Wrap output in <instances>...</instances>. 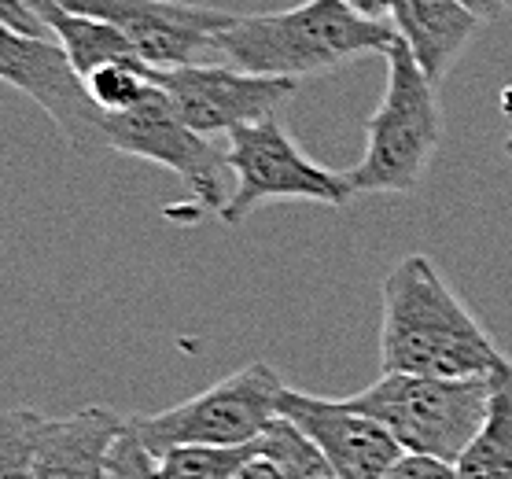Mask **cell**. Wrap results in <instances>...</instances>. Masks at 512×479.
Instances as JSON below:
<instances>
[{
  "label": "cell",
  "mask_w": 512,
  "mask_h": 479,
  "mask_svg": "<svg viewBox=\"0 0 512 479\" xmlns=\"http://www.w3.org/2000/svg\"><path fill=\"white\" fill-rule=\"evenodd\" d=\"M505 8H512V0H505Z\"/></svg>",
  "instance_id": "cell-28"
},
{
  "label": "cell",
  "mask_w": 512,
  "mask_h": 479,
  "mask_svg": "<svg viewBox=\"0 0 512 479\" xmlns=\"http://www.w3.org/2000/svg\"><path fill=\"white\" fill-rule=\"evenodd\" d=\"M501 152H505V155H509V159H512V133H509V137H505V144H501Z\"/></svg>",
  "instance_id": "cell-27"
},
{
  "label": "cell",
  "mask_w": 512,
  "mask_h": 479,
  "mask_svg": "<svg viewBox=\"0 0 512 479\" xmlns=\"http://www.w3.org/2000/svg\"><path fill=\"white\" fill-rule=\"evenodd\" d=\"M100 144L104 152L133 155L177 174L181 185L192 188V196L210 211H222L233 196V185H229L233 174L225 166V152H218L207 137H199L196 129H188L177 118L159 85L144 104L126 115L100 118Z\"/></svg>",
  "instance_id": "cell-7"
},
{
  "label": "cell",
  "mask_w": 512,
  "mask_h": 479,
  "mask_svg": "<svg viewBox=\"0 0 512 479\" xmlns=\"http://www.w3.org/2000/svg\"><path fill=\"white\" fill-rule=\"evenodd\" d=\"M258 454L266 457L284 479H339L336 468L328 465V457L280 413L258 439Z\"/></svg>",
  "instance_id": "cell-16"
},
{
  "label": "cell",
  "mask_w": 512,
  "mask_h": 479,
  "mask_svg": "<svg viewBox=\"0 0 512 479\" xmlns=\"http://www.w3.org/2000/svg\"><path fill=\"white\" fill-rule=\"evenodd\" d=\"M70 12L104 19L126 37L133 56L148 67H192L222 63L218 34L233 26L236 15L188 0H59Z\"/></svg>",
  "instance_id": "cell-8"
},
{
  "label": "cell",
  "mask_w": 512,
  "mask_h": 479,
  "mask_svg": "<svg viewBox=\"0 0 512 479\" xmlns=\"http://www.w3.org/2000/svg\"><path fill=\"white\" fill-rule=\"evenodd\" d=\"M104 479H159V457L140 443V435L133 432L129 421L115 439V446H111Z\"/></svg>",
  "instance_id": "cell-20"
},
{
  "label": "cell",
  "mask_w": 512,
  "mask_h": 479,
  "mask_svg": "<svg viewBox=\"0 0 512 479\" xmlns=\"http://www.w3.org/2000/svg\"><path fill=\"white\" fill-rule=\"evenodd\" d=\"M284 380L269 362H247L244 369L210 384L207 391L148 417H129L140 443L155 457L174 446H247L277 421Z\"/></svg>",
  "instance_id": "cell-5"
},
{
  "label": "cell",
  "mask_w": 512,
  "mask_h": 479,
  "mask_svg": "<svg viewBox=\"0 0 512 479\" xmlns=\"http://www.w3.org/2000/svg\"><path fill=\"white\" fill-rule=\"evenodd\" d=\"M126 428L107 406H85L70 417H48L34 457V479H104L111 446Z\"/></svg>",
  "instance_id": "cell-13"
},
{
  "label": "cell",
  "mask_w": 512,
  "mask_h": 479,
  "mask_svg": "<svg viewBox=\"0 0 512 479\" xmlns=\"http://www.w3.org/2000/svg\"><path fill=\"white\" fill-rule=\"evenodd\" d=\"M387 479H457V472H454V465L435 461V457L402 454L398 457V465L387 472Z\"/></svg>",
  "instance_id": "cell-21"
},
{
  "label": "cell",
  "mask_w": 512,
  "mask_h": 479,
  "mask_svg": "<svg viewBox=\"0 0 512 479\" xmlns=\"http://www.w3.org/2000/svg\"><path fill=\"white\" fill-rule=\"evenodd\" d=\"M395 37L391 23L365 19L343 0H306L284 12L236 15L218 34V56L240 71L303 82L339 71L350 59L387 56Z\"/></svg>",
  "instance_id": "cell-2"
},
{
  "label": "cell",
  "mask_w": 512,
  "mask_h": 479,
  "mask_svg": "<svg viewBox=\"0 0 512 479\" xmlns=\"http://www.w3.org/2000/svg\"><path fill=\"white\" fill-rule=\"evenodd\" d=\"M454 472L457 479H512V362L494 376L487 421L457 457Z\"/></svg>",
  "instance_id": "cell-14"
},
{
  "label": "cell",
  "mask_w": 512,
  "mask_h": 479,
  "mask_svg": "<svg viewBox=\"0 0 512 479\" xmlns=\"http://www.w3.org/2000/svg\"><path fill=\"white\" fill-rule=\"evenodd\" d=\"M82 82L100 115H126V111L144 104L155 89L152 74H148V63H140V59H115V63H104V67H96L93 74H85Z\"/></svg>",
  "instance_id": "cell-17"
},
{
  "label": "cell",
  "mask_w": 512,
  "mask_h": 479,
  "mask_svg": "<svg viewBox=\"0 0 512 479\" xmlns=\"http://www.w3.org/2000/svg\"><path fill=\"white\" fill-rule=\"evenodd\" d=\"M505 354L428 255L398 258L380 288V369L384 373L490 380Z\"/></svg>",
  "instance_id": "cell-1"
},
{
  "label": "cell",
  "mask_w": 512,
  "mask_h": 479,
  "mask_svg": "<svg viewBox=\"0 0 512 479\" xmlns=\"http://www.w3.org/2000/svg\"><path fill=\"white\" fill-rule=\"evenodd\" d=\"M236 479H284V476H280L277 468L269 465L266 457L258 454L255 461H247V465L240 468V476H236Z\"/></svg>",
  "instance_id": "cell-25"
},
{
  "label": "cell",
  "mask_w": 512,
  "mask_h": 479,
  "mask_svg": "<svg viewBox=\"0 0 512 479\" xmlns=\"http://www.w3.org/2000/svg\"><path fill=\"white\" fill-rule=\"evenodd\" d=\"M148 74L166 93L177 118L207 141L277 115L303 85L295 78L240 71L229 63H192V67H170V71L148 67Z\"/></svg>",
  "instance_id": "cell-9"
},
{
  "label": "cell",
  "mask_w": 512,
  "mask_h": 479,
  "mask_svg": "<svg viewBox=\"0 0 512 479\" xmlns=\"http://www.w3.org/2000/svg\"><path fill=\"white\" fill-rule=\"evenodd\" d=\"M19 4H23V8H30V12H34L45 26H48V19H52V12L59 8V0H19Z\"/></svg>",
  "instance_id": "cell-26"
},
{
  "label": "cell",
  "mask_w": 512,
  "mask_h": 479,
  "mask_svg": "<svg viewBox=\"0 0 512 479\" xmlns=\"http://www.w3.org/2000/svg\"><path fill=\"white\" fill-rule=\"evenodd\" d=\"M48 34L56 37V45L67 52L70 67L82 74V78L93 74L96 67H104V63H115V59H137L129 41L111 23L82 12H70L63 4L48 19Z\"/></svg>",
  "instance_id": "cell-15"
},
{
  "label": "cell",
  "mask_w": 512,
  "mask_h": 479,
  "mask_svg": "<svg viewBox=\"0 0 512 479\" xmlns=\"http://www.w3.org/2000/svg\"><path fill=\"white\" fill-rule=\"evenodd\" d=\"M0 23L12 26V30H23V34L34 37H48V26L37 19L30 8H23L19 0H0Z\"/></svg>",
  "instance_id": "cell-22"
},
{
  "label": "cell",
  "mask_w": 512,
  "mask_h": 479,
  "mask_svg": "<svg viewBox=\"0 0 512 479\" xmlns=\"http://www.w3.org/2000/svg\"><path fill=\"white\" fill-rule=\"evenodd\" d=\"M225 166L233 174V196L218 211L225 225H244L247 214L277 199H310V203L343 211L358 196L347 174L314 163L291 141V133L280 126L277 115L233 129L225 148Z\"/></svg>",
  "instance_id": "cell-6"
},
{
  "label": "cell",
  "mask_w": 512,
  "mask_h": 479,
  "mask_svg": "<svg viewBox=\"0 0 512 479\" xmlns=\"http://www.w3.org/2000/svg\"><path fill=\"white\" fill-rule=\"evenodd\" d=\"M343 4H350L358 15H365V19H384L387 23V15H391V4L395 0H343Z\"/></svg>",
  "instance_id": "cell-24"
},
{
  "label": "cell",
  "mask_w": 512,
  "mask_h": 479,
  "mask_svg": "<svg viewBox=\"0 0 512 479\" xmlns=\"http://www.w3.org/2000/svg\"><path fill=\"white\" fill-rule=\"evenodd\" d=\"M0 82L30 96L78 155H100V111L85 93L56 37H34L0 23Z\"/></svg>",
  "instance_id": "cell-10"
},
{
  "label": "cell",
  "mask_w": 512,
  "mask_h": 479,
  "mask_svg": "<svg viewBox=\"0 0 512 479\" xmlns=\"http://www.w3.org/2000/svg\"><path fill=\"white\" fill-rule=\"evenodd\" d=\"M258 457V443L247 446H174L159 454V479H236L247 461Z\"/></svg>",
  "instance_id": "cell-18"
},
{
  "label": "cell",
  "mask_w": 512,
  "mask_h": 479,
  "mask_svg": "<svg viewBox=\"0 0 512 479\" xmlns=\"http://www.w3.org/2000/svg\"><path fill=\"white\" fill-rule=\"evenodd\" d=\"M277 413L288 417L328 457L339 479H387L398 457L406 454L387 428L358 413L347 398H317L284 387Z\"/></svg>",
  "instance_id": "cell-11"
},
{
  "label": "cell",
  "mask_w": 512,
  "mask_h": 479,
  "mask_svg": "<svg viewBox=\"0 0 512 479\" xmlns=\"http://www.w3.org/2000/svg\"><path fill=\"white\" fill-rule=\"evenodd\" d=\"M384 100L365 122V152L347 170L354 192H417L443 144L439 89L420 74L417 59L395 37L387 48Z\"/></svg>",
  "instance_id": "cell-3"
},
{
  "label": "cell",
  "mask_w": 512,
  "mask_h": 479,
  "mask_svg": "<svg viewBox=\"0 0 512 479\" xmlns=\"http://www.w3.org/2000/svg\"><path fill=\"white\" fill-rule=\"evenodd\" d=\"M387 19L435 89L450 78L457 59L483 30V23L461 0H395Z\"/></svg>",
  "instance_id": "cell-12"
},
{
  "label": "cell",
  "mask_w": 512,
  "mask_h": 479,
  "mask_svg": "<svg viewBox=\"0 0 512 479\" xmlns=\"http://www.w3.org/2000/svg\"><path fill=\"white\" fill-rule=\"evenodd\" d=\"M468 12L476 15L479 23H494L498 15H505L509 8H505V0H461Z\"/></svg>",
  "instance_id": "cell-23"
},
{
  "label": "cell",
  "mask_w": 512,
  "mask_h": 479,
  "mask_svg": "<svg viewBox=\"0 0 512 479\" xmlns=\"http://www.w3.org/2000/svg\"><path fill=\"white\" fill-rule=\"evenodd\" d=\"M490 380H446V376L384 373L376 384L350 395L358 413L391 432L406 454L457 465L490 413Z\"/></svg>",
  "instance_id": "cell-4"
},
{
  "label": "cell",
  "mask_w": 512,
  "mask_h": 479,
  "mask_svg": "<svg viewBox=\"0 0 512 479\" xmlns=\"http://www.w3.org/2000/svg\"><path fill=\"white\" fill-rule=\"evenodd\" d=\"M45 421L34 409L0 413V479H34V457Z\"/></svg>",
  "instance_id": "cell-19"
}]
</instances>
